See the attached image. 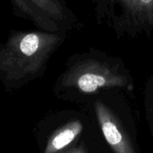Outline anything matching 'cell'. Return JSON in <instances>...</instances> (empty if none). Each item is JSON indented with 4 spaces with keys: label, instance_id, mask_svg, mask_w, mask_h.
Listing matches in <instances>:
<instances>
[{
    "label": "cell",
    "instance_id": "6da1fadb",
    "mask_svg": "<svg viewBox=\"0 0 153 153\" xmlns=\"http://www.w3.org/2000/svg\"><path fill=\"white\" fill-rule=\"evenodd\" d=\"M69 33L42 30H12L0 41V78L6 82H21L34 78L46 67L51 56L65 41Z\"/></svg>",
    "mask_w": 153,
    "mask_h": 153
},
{
    "label": "cell",
    "instance_id": "7a4b0ae2",
    "mask_svg": "<svg viewBox=\"0 0 153 153\" xmlns=\"http://www.w3.org/2000/svg\"><path fill=\"white\" fill-rule=\"evenodd\" d=\"M62 83L84 93H92L100 89L130 87L131 78L118 57L91 48L69 59Z\"/></svg>",
    "mask_w": 153,
    "mask_h": 153
},
{
    "label": "cell",
    "instance_id": "3957f363",
    "mask_svg": "<svg viewBox=\"0 0 153 153\" xmlns=\"http://www.w3.org/2000/svg\"><path fill=\"white\" fill-rule=\"evenodd\" d=\"M98 25L118 39L153 38V0H91Z\"/></svg>",
    "mask_w": 153,
    "mask_h": 153
},
{
    "label": "cell",
    "instance_id": "277c9868",
    "mask_svg": "<svg viewBox=\"0 0 153 153\" xmlns=\"http://www.w3.org/2000/svg\"><path fill=\"white\" fill-rule=\"evenodd\" d=\"M15 15L30 21L42 30L70 33L80 26L66 0H9Z\"/></svg>",
    "mask_w": 153,
    "mask_h": 153
},
{
    "label": "cell",
    "instance_id": "5b68a950",
    "mask_svg": "<svg viewBox=\"0 0 153 153\" xmlns=\"http://www.w3.org/2000/svg\"><path fill=\"white\" fill-rule=\"evenodd\" d=\"M95 111L102 134L116 153H134L133 146L122 132L118 122L109 109L100 100L95 103Z\"/></svg>",
    "mask_w": 153,
    "mask_h": 153
},
{
    "label": "cell",
    "instance_id": "8992f818",
    "mask_svg": "<svg viewBox=\"0 0 153 153\" xmlns=\"http://www.w3.org/2000/svg\"><path fill=\"white\" fill-rule=\"evenodd\" d=\"M82 124L74 120L57 130L48 140L44 153H57L68 146L82 133Z\"/></svg>",
    "mask_w": 153,
    "mask_h": 153
},
{
    "label": "cell",
    "instance_id": "52a82bcc",
    "mask_svg": "<svg viewBox=\"0 0 153 153\" xmlns=\"http://www.w3.org/2000/svg\"><path fill=\"white\" fill-rule=\"evenodd\" d=\"M67 153H86V152H85L83 147L78 146V147H75V148H73L72 150H70Z\"/></svg>",
    "mask_w": 153,
    "mask_h": 153
}]
</instances>
